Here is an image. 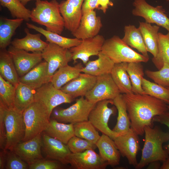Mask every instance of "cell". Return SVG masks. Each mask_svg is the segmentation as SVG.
Returning a JSON list of instances; mask_svg holds the SVG:
<instances>
[{
    "mask_svg": "<svg viewBox=\"0 0 169 169\" xmlns=\"http://www.w3.org/2000/svg\"><path fill=\"white\" fill-rule=\"evenodd\" d=\"M131 128L138 135L144 134L145 127H152V119L168 110L165 102L146 94H123Z\"/></svg>",
    "mask_w": 169,
    "mask_h": 169,
    "instance_id": "6da1fadb",
    "label": "cell"
},
{
    "mask_svg": "<svg viewBox=\"0 0 169 169\" xmlns=\"http://www.w3.org/2000/svg\"><path fill=\"white\" fill-rule=\"evenodd\" d=\"M144 131L145 141L141 159L135 167L136 169H142L154 161H163L169 156L163 146V144L169 140V133L157 126L154 128L146 126Z\"/></svg>",
    "mask_w": 169,
    "mask_h": 169,
    "instance_id": "7a4b0ae2",
    "label": "cell"
},
{
    "mask_svg": "<svg viewBox=\"0 0 169 169\" xmlns=\"http://www.w3.org/2000/svg\"><path fill=\"white\" fill-rule=\"evenodd\" d=\"M56 0H38L31 11L30 19L46 27V30L60 35L64 29V23Z\"/></svg>",
    "mask_w": 169,
    "mask_h": 169,
    "instance_id": "3957f363",
    "label": "cell"
},
{
    "mask_svg": "<svg viewBox=\"0 0 169 169\" xmlns=\"http://www.w3.org/2000/svg\"><path fill=\"white\" fill-rule=\"evenodd\" d=\"M101 52L108 56L115 64L147 62L149 59V57L135 51L118 36L115 35L105 40Z\"/></svg>",
    "mask_w": 169,
    "mask_h": 169,
    "instance_id": "277c9868",
    "label": "cell"
},
{
    "mask_svg": "<svg viewBox=\"0 0 169 169\" xmlns=\"http://www.w3.org/2000/svg\"><path fill=\"white\" fill-rule=\"evenodd\" d=\"M25 133L23 141L29 140L42 133L48 126L50 116L45 107L34 101L23 113Z\"/></svg>",
    "mask_w": 169,
    "mask_h": 169,
    "instance_id": "5b68a950",
    "label": "cell"
},
{
    "mask_svg": "<svg viewBox=\"0 0 169 169\" xmlns=\"http://www.w3.org/2000/svg\"><path fill=\"white\" fill-rule=\"evenodd\" d=\"M4 124L6 144L4 150L13 151L14 147L23 141L25 133V126L23 113L14 108L5 111Z\"/></svg>",
    "mask_w": 169,
    "mask_h": 169,
    "instance_id": "8992f818",
    "label": "cell"
},
{
    "mask_svg": "<svg viewBox=\"0 0 169 169\" xmlns=\"http://www.w3.org/2000/svg\"><path fill=\"white\" fill-rule=\"evenodd\" d=\"M95 104L88 101L84 96L80 97L69 107L52 112V119L60 122L73 124L88 120L90 113Z\"/></svg>",
    "mask_w": 169,
    "mask_h": 169,
    "instance_id": "52a82bcc",
    "label": "cell"
},
{
    "mask_svg": "<svg viewBox=\"0 0 169 169\" xmlns=\"http://www.w3.org/2000/svg\"><path fill=\"white\" fill-rule=\"evenodd\" d=\"M110 104L113 105V100H105L96 103L90 113L88 120L96 129L113 140L120 135L114 131L108 126L110 116L115 115L117 110L115 106L109 107Z\"/></svg>",
    "mask_w": 169,
    "mask_h": 169,
    "instance_id": "ba28073f",
    "label": "cell"
},
{
    "mask_svg": "<svg viewBox=\"0 0 169 169\" xmlns=\"http://www.w3.org/2000/svg\"><path fill=\"white\" fill-rule=\"evenodd\" d=\"M34 101H38L46 108L50 117L54 109L63 103H70L74 98L57 89L51 82L34 90Z\"/></svg>",
    "mask_w": 169,
    "mask_h": 169,
    "instance_id": "9c48e42d",
    "label": "cell"
},
{
    "mask_svg": "<svg viewBox=\"0 0 169 169\" xmlns=\"http://www.w3.org/2000/svg\"><path fill=\"white\" fill-rule=\"evenodd\" d=\"M133 5L134 7L132 12L133 15L142 17L146 22L156 24L165 28L169 33V18L162 6L154 7L146 0H135Z\"/></svg>",
    "mask_w": 169,
    "mask_h": 169,
    "instance_id": "30bf717a",
    "label": "cell"
},
{
    "mask_svg": "<svg viewBox=\"0 0 169 169\" xmlns=\"http://www.w3.org/2000/svg\"><path fill=\"white\" fill-rule=\"evenodd\" d=\"M121 93L110 74L97 77L96 82L85 98L94 103L105 100H113Z\"/></svg>",
    "mask_w": 169,
    "mask_h": 169,
    "instance_id": "8fae6325",
    "label": "cell"
},
{
    "mask_svg": "<svg viewBox=\"0 0 169 169\" xmlns=\"http://www.w3.org/2000/svg\"><path fill=\"white\" fill-rule=\"evenodd\" d=\"M42 55L43 59L48 63V72L51 78L58 69L68 64L72 60L69 49L52 43H48Z\"/></svg>",
    "mask_w": 169,
    "mask_h": 169,
    "instance_id": "7c38bea8",
    "label": "cell"
},
{
    "mask_svg": "<svg viewBox=\"0 0 169 169\" xmlns=\"http://www.w3.org/2000/svg\"><path fill=\"white\" fill-rule=\"evenodd\" d=\"M138 136L131 127L127 133L116 136L113 140L121 155L126 157L129 164L135 167L138 163L136 156L140 148Z\"/></svg>",
    "mask_w": 169,
    "mask_h": 169,
    "instance_id": "4fadbf2b",
    "label": "cell"
},
{
    "mask_svg": "<svg viewBox=\"0 0 169 169\" xmlns=\"http://www.w3.org/2000/svg\"><path fill=\"white\" fill-rule=\"evenodd\" d=\"M105 40L104 37L99 34L93 38L82 39L79 44L69 49L74 63L79 59L85 65L91 56H98Z\"/></svg>",
    "mask_w": 169,
    "mask_h": 169,
    "instance_id": "5bb4252c",
    "label": "cell"
},
{
    "mask_svg": "<svg viewBox=\"0 0 169 169\" xmlns=\"http://www.w3.org/2000/svg\"><path fill=\"white\" fill-rule=\"evenodd\" d=\"M8 51L11 55L16 70L21 77L41 62L43 59L41 52L32 53L15 48L12 45Z\"/></svg>",
    "mask_w": 169,
    "mask_h": 169,
    "instance_id": "9a60e30c",
    "label": "cell"
},
{
    "mask_svg": "<svg viewBox=\"0 0 169 169\" xmlns=\"http://www.w3.org/2000/svg\"><path fill=\"white\" fill-rule=\"evenodd\" d=\"M68 164L74 169H105L108 165L99 154L94 150L72 153L68 160Z\"/></svg>",
    "mask_w": 169,
    "mask_h": 169,
    "instance_id": "2e32d148",
    "label": "cell"
},
{
    "mask_svg": "<svg viewBox=\"0 0 169 169\" xmlns=\"http://www.w3.org/2000/svg\"><path fill=\"white\" fill-rule=\"evenodd\" d=\"M84 0H66L59 3V9L65 28L73 33L78 27L82 16V7Z\"/></svg>",
    "mask_w": 169,
    "mask_h": 169,
    "instance_id": "e0dca14e",
    "label": "cell"
},
{
    "mask_svg": "<svg viewBox=\"0 0 169 169\" xmlns=\"http://www.w3.org/2000/svg\"><path fill=\"white\" fill-rule=\"evenodd\" d=\"M42 145L41 133L29 140L20 142L13 151L29 165L44 158L41 152Z\"/></svg>",
    "mask_w": 169,
    "mask_h": 169,
    "instance_id": "ac0fdd59",
    "label": "cell"
},
{
    "mask_svg": "<svg viewBox=\"0 0 169 169\" xmlns=\"http://www.w3.org/2000/svg\"><path fill=\"white\" fill-rule=\"evenodd\" d=\"M42 136V148L46 157L64 165L68 164V159L71 152L67 145L44 132Z\"/></svg>",
    "mask_w": 169,
    "mask_h": 169,
    "instance_id": "d6986e66",
    "label": "cell"
},
{
    "mask_svg": "<svg viewBox=\"0 0 169 169\" xmlns=\"http://www.w3.org/2000/svg\"><path fill=\"white\" fill-rule=\"evenodd\" d=\"M102 27L100 17L92 10L82 14L78 27L72 34L81 40L91 38L99 34Z\"/></svg>",
    "mask_w": 169,
    "mask_h": 169,
    "instance_id": "ffe728a7",
    "label": "cell"
},
{
    "mask_svg": "<svg viewBox=\"0 0 169 169\" xmlns=\"http://www.w3.org/2000/svg\"><path fill=\"white\" fill-rule=\"evenodd\" d=\"M97 77L81 73L63 86L60 89L74 98L85 95L94 86Z\"/></svg>",
    "mask_w": 169,
    "mask_h": 169,
    "instance_id": "44dd1931",
    "label": "cell"
},
{
    "mask_svg": "<svg viewBox=\"0 0 169 169\" xmlns=\"http://www.w3.org/2000/svg\"><path fill=\"white\" fill-rule=\"evenodd\" d=\"M51 79L48 72V63L45 61L41 62L20 77L19 81L35 90L50 82Z\"/></svg>",
    "mask_w": 169,
    "mask_h": 169,
    "instance_id": "7402d4cb",
    "label": "cell"
},
{
    "mask_svg": "<svg viewBox=\"0 0 169 169\" xmlns=\"http://www.w3.org/2000/svg\"><path fill=\"white\" fill-rule=\"evenodd\" d=\"M96 145L99 150V155L108 165L114 167L119 165L121 154L112 139L102 134Z\"/></svg>",
    "mask_w": 169,
    "mask_h": 169,
    "instance_id": "603a6c76",
    "label": "cell"
},
{
    "mask_svg": "<svg viewBox=\"0 0 169 169\" xmlns=\"http://www.w3.org/2000/svg\"><path fill=\"white\" fill-rule=\"evenodd\" d=\"M24 31L26 33L25 37L21 38H15L11 43L12 45L28 52H42L48 43L41 39V34L31 33L27 28H25Z\"/></svg>",
    "mask_w": 169,
    "mask_h": 169,
    "instance_id": "cb8c5ba5",
    "label": "cell"
},
{
    "mask_svg": "<svg viewBox=\"0 0 169 169\" xmlns=\"http://www.w3.org/2000/svg\"><path fill=\"white\" fill-rule=\"evenodd\" d=\"M43 132L66 144L75 136L73 124L61 123L53 119Z\"/></svg>",
    "mask_w": 169,
    "mask_h": 169,
    "instance_id": "d4e9b609",
    "label": "cell"
},
{
    "mask_svg": "<svg viewBox=\"0 0 169 169\" xmlns=\"http://www.w3.org/2000/svg\"><path fill=\"white\" fill-rule=\"evenodd\" d=\"M159 26L152 25L146 22H139L138 27L143 37L147 52L156 57L158 53V31Z\"/></svg>",
    "mask_w": 169,
    "mask_h": 169,
    "instance_id": "484cf974",
    "label": "cell"
},
{
    "mask_svg": "<svg viewBox=\"0 0 169 169\" xmlns=\"http://www.w3.org/2000/svg\"><path fill=\"white\" fill-rule=\"evenodd\" d=\"M98 58L89 61L82 69V72L96 77L110 74L115 63L108 56L100 52Z\"/></svg>",
    "mask_w": 169,
    "mask_h": 169,
    "instance_id": "4316f807",
    "label": "cell"
},
{
    "mask_svg": "<svg viewBox=\"0 0 169 169\" xmlns=\"http://www.w3.org/2000/svg\"><path fill=\"white\" fill-rule=\"evenodd\" d=\"M83 67L81 63L74 66L68 64L58 69L52 77L51 82L57 89H60L65 84L78 77Z\"/></svg>",
    "mask_w": 169,
    "mask_h": 169,
    "instance_id": "83f0119b",
    "label": "cell"
},
{
    "mask_svg": "<svg viewBox=\"0 0 169 169\" xmlns=\"http://www.w3.org/2000/svg\"><path fill=\"white\" fill-rule=\"evenodd\" d=\"M113 100L118 115L116 124L112 130L120 135L125 134L130 130L131 124L122 94H120Z\"/></svg>",
    "mask_w": 169,
    "mask_h": 169,
    "instance_id": "f1b7e54d",
    "label": "cell"
},
{
    "mask_svg": "<svg viewBox=\"0 0 169 169\" xmlns=\"http://www.w3.org/2000/svg\"><path fill=\"white\" fill-rule=\"evenodd\" d=\"M26 25L28 28L34 30L43 35L46 38L47 42L56 44L64 48L69 49L77 46L81 41V39L75 38L65 37L28 23H27Z\"/></svg>",
    "mask_w": 169,
    "mask_h": 169,
    "instance_id": "f546056e",
    "label": "cell"
},
{
    "mask_svg": "<svg viewBox=\"0 0 169 169\" xmlns=\"http://www.w3.org/2000/svg\"><path fill=\"white\" fill-rule=\"evenodd\" d=\"M128 63L115 64L110 74L120 93H133L131 80L126 71Z\"/></svg>",
    "mask_w": 169,
    "mask_h": 169,
    "instance_id": "4dcf8cb0",
    "label": "cell"
},
{
    "mask_svg": "<svg viewBox=\"0 0 169 169\" xmlns=\"http://www.w3.org/2000/svg\"><path fill=\"white\" fill-rule=\"evenodd\" d=\"M0 75L5 80L16 86L19 82V77L13 59L8 51L2 49L0 52Z\"/></svg>",
    "mask_w": 169,
    "mask_h": 169,
    "instance_id": "1f68e13d",
    "label": "cell"
},
{
    "mask_svg": "<svg viewBox=\"0 0 169 169\" xmlns=\"http://www.w3.org/2000/svg\"><path fill=\"white\" fill-rule=\"evenodd\" d=\"M15 87L14 108L23 113L34 101V90L20 82Z\"/></svg>",
    "mask_w": 169,
    "mask_h": 169,
    "instance_id": "d6a6232c",
    "label": "cell"
},
{
    "mask_svg": "<svg viewBox=\"0 0 169 169\" xmlns=\"http://www.w3.org/2000/svg\"><path fill=\"white\" fill-rule=\"evenodd\" d=\"M24 20L22 18L9 19L1 17L0 18V47L5 49L11 43V40L16 30Z\"/></svg>",
    "mask_w": 169,
    "mask_h": 169,
    "instance_id": "836d02e7",
    "label": "cell"
},
{
    "mask_svg": "<svg viewBox=\"0 0 169 169\" xmlns=\"http://www.w3.org/2000/svg\"><path fill=\"white\" fill-rule=\"evenodd\" d=\"M124 35L121 39L129 46L136 49L145 56L149 57L143 39L138 28L134 25L125 26Z\"/></svg>",
    "mask_w": 169,
    "mask_h": 169,
    "instance_id": "e575fe53",
    "label": "cell"
},
{
    "mask_svg": "<svg viewBox=\"0 0 169 169\" xmlns=\"http://www.w3.org/2000/svg\"><path fill=\"white\" fill-rule=\"evenodd\" d=\"M126 71L131 81L133 93L144 94L142 87L144 73L143 67L141 62L128 63Z\"/></svg>",
    "mask_w": 169,
    "mask_h": 169,
    "instance_id": "d590c367",
    "label": "cell"
},
{
    "mask_svg": "<svg viewBox=\"0 0 169 169\" xmlns=\"http://www.w3.org/2000/svg\"><path fill=\"white\" fill-rule=\"evenodd\" d=\"M74 127L75 136L95 144L100 136L96 128L89 120L75 123Z\"/></svg>",
    "mask_w": 169,
    "mask_h": 169,
    "instance_id": "8d00e7d4",
    "label": "cell"
},
{
    "mask_svg": "<svg viewBox=\"0 0 169 169\" xmlns=\"http://www.w3.org/2000/svg\"><path fill=\"white\" fill-rule=\"evenodd\" d=\"M158 53L152 61L158 70L161 69L164 62L169 64V33L166 34L158 33Z\"/></svg>",
    "mask_w": 169,
    "mask_h": 169,
    "instance_id": "74e56055",
    "label": "cell"
},
{
    "mask_svg": "<svg viewBox=\"0 0 169 169\" xmlns=\"http://www.w3.org/2000/svg\"><path fill=\"white\" fill-rule=\"evenodd\" d=\"M0 3L2 7L8 9L13 18H22L27 22L30 19L31 11L20 0H0Z\"/></svg>",
    "mask_w": 169,
    "mask_h": 169,
    "instance_id": "f35d334b",
    "label": "cell"
},
{
    "mask_svg": "<svg viewBox=\"0 0 169 169\" xmlns=\"http://www.w3.org/2000/svg\"><path fill=\"white\" fill-rule=\"evenodd\" d=\"M142 88L144 94L150 95L164 101L169 105V89L143 78Z\"/></svg>",
    "mask_w": 169,
    "mask_h": 169,
    "instance_id": "ab89813d",
    "label": "cell"
},
{
    "mask_svg": "<svg viewBox=\"0 0 169 169\" xmlns=\"http://www.w3.org/2000/svg\"><path fill=\"white\" fill-rule=\"evenodd\" d=\"M16 87L0 75V100L8 109L14 108Z\"/></svg>",
    "mask_w": 169,
    "mask_h": 169,
    "instance_id": "60d3db41",
    "label": "cell"
},
{
    "mask_svg": "<svg viewBox=\"0 0 169 169\" xmlns=\"http://www.w3.org/2000/svg\"><path fill=\"white\" fill-rule=\"evenodd\" d=\"M145 74L156 83L167 88L169 87V64L164 62L162 67L157 71L147 70Z\"/></svg>",
    "mask_w": 169,
    "mask_h": 169,
    "instance_id": "b9f144b4",
    "label": "cell"
},
{
    "mask_svg": "<svg viewBox=\"0 0 169 169\" xmlns=\"http://www.w3.org/2000/svg\"><path fill=\"white\" fill-rule=\"evenodd\" d=\"M67 145L72 153L82 152L89 149L94 150L97 148L96 144L75 136L69 140Z\"/></svg>",
    "mask_w": 169,
    "mask_h": 169,
    "instance_id": "7bdbcfd3",
    "label": "cell"
},
{
    "mask_svg": "<svg viewBox=\"0 0 169 169\" xmlns=\"http://www.w3.org/2000/svg\"><path fill=\"white\" fill-rule=\"evenodd\" d=\"M5 169H27L29 165L13 151L7 152Z\"/></svg>",
    "mask_w": 169,
    "mask_h": 169,
    "instance_id": "ee69618b",
    "label": "cell"
},
{
    "mask_svg": "<svg viewBox=\"0 0 169 169\" xmlns=\"http://www.w3.org/2000/svg\"><path fill=\"white\" fill-rule=\"evenodd\" d=\"M62 164L57 161L47 160L43 158L29 165V169H60L63 168Z\"/></svg>",
    "mask_w": 169,
    "mask_h": 169,
    "instance_id": "f6af8a7d",
    "label": "cell"
},
{
    "mask_svg": "<svg viewBox=\"0 0 169 169\" xmlns=\"http://www.w3.org/2000/svg\"><path fill=\"white\" fill-rule=\"evenodd\" d=\"M7 107L0 100V147L4 150L6 144V133L4 124V116Z\"/></svg>",
    "mask_w": 169,
    "mask_h": 169,
    "instance_id": "bcb514c9",
    "label": "cell"
},
{
    "mask_svg": "<svg viewBox=\"0 0 169 169\" xmlns=\"http://www.w3.org/2000/svg\"><path fill=\"white\" fill-rule=\"evenodd\" d=\"M152 121L164 125L169 129V111H167L161 115L155 116L152 119ZM168 141V144L164 146L163 148L169 155V139Z\"/></svg>",
    "mask_w": 169,
    "mask_h": 169,
    "instance_id": "7dc6e473",
    "label": "cell"
},
{
    "mask_svg": "<svg viewBox=\"0 0 169 169\" xmlns=\"http://www.w3.org/2000/svg\"><path fill=\"white\" fill-rule=\"evenodd\" d=\"M98 0H84L82 7V14L98 8Z\"/></svg>",
    "mask_w": 169,
    "mask_h": 169,
    "instance_id": "c3c4849f",
    "label": "cell"
},
{
    "mask_svg": "<svg viewBox=\"0 0 169 169\" xmlns=\"http://www.w3.org/2000/svg\"><path fill=\"white\" fill-rule=\"evenodd\" d=\"M97 5L99 9L105 13L108 6H113V3L110 0H98Z\"/></svg>",
    "mask_w": 169,
    "mask_h": 169,
    "instance_id": "681fc988",
    "label": "cell"
},
{
    "mask_svg": "<svg viewBox=\"0 0 169 169\" xmlns=\"http://www.w3.org/2000/svg\"><path fill=\"white\" fill-rule=\"evenodd\" d=\"M7 151L1 150L0 153V169L5 168Z\"/></svg>",
    "mask_w": 169,
    "mask_h": 169,
    "instance_id": "f907efd6",
    "label": "cell"
},
{
    "mask_svg": "<svg viewBox=\"0 0 169 169\" xmlns=\"http://www.w3.org/2000/svg\"><path fill=\"white\" fill-rule=\"evenodd\" d=\"M159 161H155L150 163L148 164V169H160L161 165Z\"/></svg>",
    "mask_w": 169,
    "mask_h": 169,
    "instance_id": "816d5d0a",
    "label": "cell"
},
{
    "mask_svg": "<svg viewBox=\"0 0 169 169\" xmlns=\"http://www.w3.org/2000/svg\"><path fill=\"white\" fill-rule=\"evenodd\" d=\"M160 169H169V156L165 160L162 161Z\"/></svg>",
    "mask_w": 169,
    "mask_h": 169,
    "instance_id": "f5cc1de1",
    "label": "cell"
},
{
    "mask_svg": "<svg viewBox=\"0 0 169 169\" xmlns=\"http://www.w3.org/2000/svg\"><path fill=\"white\" fill-rule=\"evenodd\" d=\"M20 0L21 2L22 3V4L25 6L28 2L31 1H32V0L37 1L38 0Z\"/></svg>",
    "mask_w": 169,
    "mask_h": 169,
    "instance_id": "db71d44e",
    "label": "cell"
},
{
    "mask_svg": "<svg viewBox=\"0 0 169 169\" xmlns=\"http://www.w3.org/2000/svg\"><path fill=\"white\" fill-rule=\"evenodd\" d=\"M167 89H169V87H168L167 88ZM167 107H168V110L169 111V105H167Z\"/></svg>",
    "mask_w": 169,
    "mask_h": 169,
    "instance_id": "11a10c76",
    "label": "cell"
},
{
    "mask_svg": "<svg viewBox=\"0 0 169 169\" xmlns=\"http://www.w3.org/2000/svg\"><path fill=\"white\" fill-rule=\"evenodd\" d=\"M169 2V0H165Z\"/></svg>",
    "mask_w": 169,
    "mask_h": 169,
    "instance_id": "9f6ffc18",
    "label": "cell"
}]
</instances>
